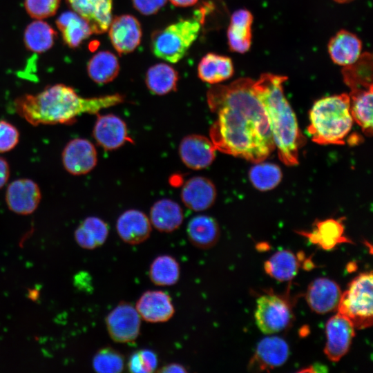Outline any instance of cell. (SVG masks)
<instances>
[{
	"instance_id": "1",
	"label": "cell",
	"mask_w": 373,
	"mask_h": 373,
	"mask_svg": "<svg viewBox=\"0 0 373 373\" xmlns=\"http://www.w3.org/2000/svg\"><path fill=\"white\" fill-rule=\"evenodd\" d=\"M249 77L227 85L216 84L207 93L209 109L217 116L209 130L216 150L252 162L264 161L274 150L268 117Z\"/></svg>"
},
{
	"instance_id": "2",
	"label": "cell",
	"mask_w": 373,
	"mask_h": 373,
	"mask_svg": "<svg viewBox=\"0 0 373 373\" xmlns=\"http://www.w3.org/2000/svg\"><path fill=\"white\" fill-rule=\"evenodd\" d=\"M124 101L122 95L115 93L96 97H82L65 84L46 86L36 94H25L14 102L16 113L30 124H72L84 114H98L104 108Z\"/></svg>"
},
{
	"instance_id": "3",
	"label": "cell",
	"mask_w": 373,
	"mask_h": 373,
	"mask_svg": "<svg viewBox=\"0 0 373 373\" xmlns=\"http://www.w3.org/2000/svg\"><path fill=\"white\" fill-rule=\"evenodd\" d=\"M287 77L270 73L254 82V90L266 111L280 160L287 166L298 163V151L305 144L295 113L283 90Z\"/></svg>"
},
{
	"instance_id": "4",
	"label": "cell",
	"mask_w": 373,
	"mask_h": 373,
	"mask_svg": "<svg viewBox=\"0 0 373 373\" xmlns=\"http://www.w3.org/2000/svg\"><path fill=\"white\" fill-rule=\"evenodd\" d=\"M309 122L308 132L312 141L322 145L345 144L354 122L348 93L317 100L310 110Z\"/></svg>"
},
{
	"instance_id": "5",
	"label": "cell",
	"mask_w": 373,
	"mask_h": 373,
	"mask_svg": "<svg viewBox=\"0 0 373 373\" xmlns=\"http://www.w3.org/2000/svg\"><path fill=\"white\" fill-rule=\"evenodd\" d=\"M200 19H183L155 31L151 40L152 52L157 57L176 63L186 54L200 31Z\"/></svg>"
},
{
	"instance_id": "6",
	"label": "cell",
	"mask_w": 373,
	"mask_h": 373,
	"mask_svg": "<svg viewBox=\"0 0 373 373\" xmlns=\"http://www.w3.org/2000/svg\"><path fill=\"white\" fill-rule=\"evenodd\" d=\"M372 272L360 274L342 293L338 313L349 319L355 329H362L372 325Z\"/></svg>"
},
{
	"instance_id": "7",
	"label": "cell",
	"mask_w": 373,
	"mask_h": 373,
	"mask_svg": "<svg viewBox=\"0 0 373 373\" xmlns=\"http://www.w3.org/2000/svg\"><path fill=\"white\" fill-rule=\"evenodd\" d=\"M254 316L259 329L268 334L285 329L293 320L289 303L284 298L271 294L257 299Z\"/></svg>"
},
{
	"instance_id": "8",
	"label": "cell",
	"mask_w": 373,
	"mask_h": 373,
	"mask_svg": "<svg viewBox=\"0 0 373 373\" xmlns=\"http://www.w3.org/2000/svg\"><path fill=\"white\" fill-rule=\"evenodd\" d=\"M107 331L116 343L134 341L139 336L141 318L137 309L128 302H120L106 316Z\"/></svg>"
},
{
	"instance_id": "9",
	"label": "cell",
	"mask_w": 373,
	"mask_h": 373,
	"mask_svg": "<svg viewBox=\"0 0 373 373\" xmlns=\"http://www.w3.org/2000/svg\"><path fill=\"white\" fill-rule=\"evenodd\" d=\"M354 329L351 321L339 313L327 321L324 353L330 361L337 362L347 354L354 336Z\"/></svg>"
},
{
	"instance_id": "10",
	"label": "cell",
	"mask_w": 373,
	"mask_h": 373,
	"mask_svg": "<svg viewBox=\"0 0 373 373\" xmlns=\"http://www.w3.org/2000/svg\"><path fill=\"white\" fill-rule=\"evenodd\" d=\"M64 169L73 175L90 172L97 165V153L94 144L87 139L75 138L68 142L61 154Z\"/></svg>"
},
{
	"instance_id": "11",
	"label": "cell",
	"mask_w": 373,
	"mask_h": 373,
	"mask_svg": "<svg viewBox=\"0 0 373 373\" xmlns=\"http://www.w3.org/2000/svg\"><path fill=\"white\" fill-rule=\"evenodd\" d=\"M93 136L99 146L106 151L116 150L127 142L133 143L125 122L113 114L96 115Z\"/></svg>"
},
{
	"instance_id": "12",
	"label": "cell",
	"mask_w": 373,
	"mask_h": 373,
	"mask_svg": "<svg viewBox=\"0 0 373 373\" xmlns=\"http://www.w3.org/2000/svg\"><path fill=\"white\" fill-rule=\"evenodd\" d=\"M41 199L39 185L32 180L17 179L10 183L6 191V202L8 209L19 215L32 213Z\"/></svg>"
},
{
	"instance_id": "13",
	"label": "cell",
	"mask_w": 373,
	"mask_h": 373,
	"mask_svg": "<svg viewBox=\"0 0 373 373\" xmlns=\"http://www.w3.org/2000/svg\"><path fill=\"white\" fill-rule=\"evenodd\" d=\"M108 30L111 42L119 54L133 52L141 42V24L133 15H122L114 17Z\"/></svg>"
},
{
	"instance_id": "14",
	"label": "cell",
	"mask_w": 373,
	"mask_h": 373,
	"mask_svg": "<svg viewBox=\"0 0 373 373\" xmlns=\"http://www.w3.org/2000/svg\"><path fill=\"white\" fill-rule=\"evenodd\" d=\"M289 355V346L283 338L276 336L265 337L258 343L248 368L255 372L269 371L283 365Z\"/></svg>"
},
{
	"instance_id": "15",
	"label": "cell",
	"mask_w": 373,
	"mask_h": 373,
	"mask_svg": "<svg viewBox=\"0 0 373 373\" xmlns=\"http://www.w3.org/2000/svg\"><path fill=\"white\" fill-rule=\"evenodd\" d=\"M216 151L210 138L198 134L184 137L179 145L181 160L193 170H201L209 166L216 157Z\"/></svg>"
},
{
	"instance_id": "16",
	"label": "cell",
	"mask_w": 373,
	"mask_h": 373,
	"mask_svg": "<svg viewBox=\"0 0 373 373\" xmlns=\"http://www.w3.org/2000/svg\"><path fill=\"white\" fill-rule=\"evenodd\" d=\"M73 11L84 18L93 33L108 30L112 20L113 0H66Z\"/></svg>"
},
{
	"instance_id": "17",
	"label": "cell",
	"mask_w": 373,
	"mask_h": 373,
	"mask_svg": "<svg viewBox=\"0 0 373 373\" xmlns=\"http://www.w3.org/2000/svg\"><path fill=\"white\" fill-rule=\"evenodd\" d=\"M341 295L336 282L327 278H318L309 284L305 297L312 310L324 314L338 307Z\"/></svg>"
},
{
	"instance_id": "18",
	"label": "cell",
	"mask_w": 373,
	"mask_h": 373,
	"mask_svg": "<svg viewBox=\"0 0 373 373\" xmlns=\"http://www.w3.org/2000/svg\"><path fill=\"white\" fill-rule=\"evenodd\" d=\"M216 189L209 178L194 176L184 182L181 190V199L191 210L202 211L210 208L216 198Z\"/></svg>"
},
{
	"instance_id": "19",
	"label": "cell",
	"mask_w": 373,
	"mask_h": 373,
	"mask_svg": "<svg viewBox=\"0 0 373 373\" xmlns=\"http://www.w3.org/2000/svg\"><path fill=\"white\" fill-rule=\"evenodd\" d=\"M135 309L140 318L153 323L168 321L175 313L170 296L158 290L145 291L137 300Z\"/></svg>"
},
{
	"instance_id": "20",
	"label": "cell",
	"mask_w": 373,
	"mask_h": 373,
	"mask_svg": "<svg viewBox=\"0 0 373 373\" xmlns=\"http://www.w3.org/2000/svg\"><path fill=\"white\" fill-rule=\"evenodd\" d=\"M116 230L124 242L137 245L150 236L151 223L144 212L137 209H128L118 217Z\"/></svg>"
},
{
	"instance_id": "21",
	"label": "cell",
	"mask_w": 373,
	"mask_h": 373,
	"mask_svg": "<svg viewBox=\"0 0 373 373\" xmlns=\"http://www.w3.org/2000/svg\"><path fill=\"white\" fill-rule=\"evenodd\" d=\"M362 41L347 30H340L330 38L327 50L332 61L342 67L355 62L362 53Z\"/></svg>"
},
{
	"instance_id": "22",
	"label": "cell",
	"mask_w": 373,
	"mask_h": 373,
	"mask_svg": "<svg viewBox=\"0 0 373 373\" xmlns=\"http://www.w3.org/2000/svg\"><path fill=\"white\" fill-rule=\"evenodd\" d=\"M253 21L254 16L247 9H238L231 15L227 32L231 51L242 54L250 49Z\"/></svg>"
},
{
	"instance_id": "23",
	"label": "cell",
	"mask_w": 373,
	"mask_h": 373,
	"mask_svg": "<svg viewBox=\"0 0 373 373\" xmlns=\"http://www.w3.org/2000/svg\"><path fill=\"white\" fill-rule=\"evenodd\" d=\"M344 226L341 219L332 218L318 221L312 231H300L312 243L324 250H331L338 245L352 241L344 236Z\"/></svg>"
},
{
	"instance_id": "24",
	"label": "cell",
	"mask_w": 373,
	"mask_h": 373,
	"mask_svg": "<svg viewBox=\"0 0 373 373\" xmlns=\"http://www.w3.org/2000/svg\"><path fill=\"white\" fill-rule=\"evenodd\" d=\"M186 232L191 243L202 249L213 247L220 238L217 221L207 215H198L191 218L188 223Z\"/></svg>"
},
{
	"instance_id": "25",
	"label": "cell",
	"mask_w": 373,
	"mask_h": 373,
	"mask_svg": "<svg viewBox=\"0 0 373 373\" xmlns=\"http://www.w3.org/2000/svg\"><path fill=\"white\" fill-rule=\"evenodd\" d=\"M150 222L162 232H171L182 224L184 215L181 207L169 198L155 202L150 210Z\"/></svg>"
},
{
	"instance_id": "26",
	"label": "cell",
	"mask_w": 373,
	"mask_h": 373,
	"mask_svg": "<svg viewBox=\"0 0 373 373\" xmlns=\"http://www.w3.org/2000/svg\"><path fill=\"white\" fill-rule=\"evenodd\" d=\"M234 66L230 57L213 52L206 54L198 66L199 78L210 84H218L231 78Z\"/></svg>"
},
{
	"instance_id": "27",
	"label": "cell",
	"mask_w": 373,
	"mask_h": 373,
	"mask_svg": "<svg viewBox=\"0 0 373 373\" xmlns=\"http://www.w3.org/2000/svg\"><path fill=\"white\" fill-rule=\"evenodd\" d=\"M56 25L64 41L70 48H77L93 33L88 22L73 10L62 12Z\"/></svg>"
},
{
	"instance_id": "28",
	"label": "cell",
	"mask_w": 373,
	"mask_h": 373,
	"mask_svg": "<svg viewBox=\"0 0 373 373\" xmlns=\"http://www.w3.org/2000/svg\"><path fill=\"white\" fill-rule=\"evenodd\" d=\"M372 55L362 52L353 64L343 67V79L350 91L373 88Z\"/></svg>"
},
{
	"instance_id": "29",
	"label": "cell",
	"mask_w": 373,
	"mask_h": 373,
	"mask_svg": "<svg viewBox=\"0 0 373 373\" xmlns=\"http://www.w3.org/2000/svg\"><path fill=\"white\" fill-rule=\"evenodd\" d=\"M108 232L106 222L98 217L90 216L84 219L76 229L75 238L81 247L93 249L105 242Z\"/></svg>"
},
{
	"instance_id": "30",
	"label": "cell",
	"mask_w": 373,
	"mask_h": 373,
	"mask_svg": "<svg viewBox=\"0 0 373 373\" xmlns=\"http://www.w3.org/2000/svg\"><path fill=\"white\" fill-rule=\"evenodd\" d=\"M179 75L171 66L160 63L151 66L146 73L145 82L154 95H164L177 89Z\"/></svg>"
},
{
	"instance_id": "31",
	"label": "cell",
	"mask_w": 373,
	"mask_h": 373,
	"mask_svg": "<svg viewBox=\"0 0 373 373\" xmlns=\"http://www.w3.org/2000/svg\"><path fill=\"white\" fill-rule=\"evenodd\" d=\"M90 78L97 84H107L118 75L119 63L115 54L110 51H99L94 55L87 64Z\"/></svg>"
},
{
	"instance_id": "32",
	"label": "cell",
	"mask_w": 373,
	"mask_h": 373,
	"mask_svg": "<svg viewBox=\"0 0 373 373\" xmlns=\"http://www.w3.org/2000/svg\"><path fill=\"white\" fill-rule=\"evenodd\" d=\"M57 32L47 22L37 19L29 23L24 32V44L29 50L41 53L54 44Z\"/></svg>"
},
{
	"instance_id": "33",
	"label": "cell",
	"mask_w": 373,
	"mask_h": 373,
	"mask_svg": "<svg viewBox=\"0 0 373 373\" xmlns=\"http://www.w3.org/2000/svg\"><path fill=\"white\" fill-rule=\"evenodd\" d=\"M299 260L292 251L282 250L276 252L264 264L265 272L278 281L291 280L297 274Z\"/></svg>"
},
{
	"instance_id": "34",
	"label": "cell",
	"mask_w": 373,
	"mask_h": 373,
	"mask_svg": "<svg viewBox=\"0 0 373 373\" xmlns=\"http://www.w3.org/2000/svg\"><path fill=\"white\" fill-rule=\"evenodd\" d=\"M149 277L156 285H175L180 278L178 262L169 255L157 256L150 265Z\"/></svg>"
},
{
	"instance_id": "35",
	"label": "cell",
	"mask_w": 373,
	"mask_h": 373,
	"mask_svg": "<svg viewBox=\"0 0 373 373\" xmlns=\"http://www.w3.org/2000/svg\"><path fill=\"white\" fill-rule=\"evenodd\" d=\"M249 171V176L253 186L260 191L275 188L281 181L280 167L272 163L257 162Z\"/></svg>"
},
{
	"instance_id": "36",
	"label": "cell",
	"mask_w": 373,
	"mask_h": 373,
	"mask_svg": "<svg viewBox=\"0 0 373 373\" xmlns=\"http://www.w3.org/2000/svg\"><path fill=\"white\" fill-rule=\"evenodd\" d=\"M93 367L99 373L121 372L124 367V356L111 347L101 348L93 358Z\"/></svg>"
},
{
	"instance_id": "37",
	"label": "cell",
	"mask_w": 373,
	"mask_h": 373,
	"mask_svg": "<svg viewBox=\"0 0 373 373\" xmlns=\"http://www.w3.org/2000/svg\"><path fill=\"white\" fill-rule=\"evenodd\" d=\"M157 367V355L147 349L133 352L128 361V369L131 372L150 373L154 372Z\"/></svg>"
},
{
	"instance_id": "38",
	"label": "cell",
	"mask_w": 373,
	"mask_h": 373,
	"mask_svg": "<svg viewBox=\"0 0 373 373\" xmlns=\"http://www.w3.org/2000/svg\"><path fill=\"white\" fill-rule=\"evenodd\" d=\"M61 0H24L27 13L33 19H44L54 15Z\"/></svg>"
},
{
	"instance_id": "39",
	"label": "cell",
	"mask_w": 373,
	"mask_h": 373,
	"mask_svg": "<svg viewBox=\"0 0 373 373\" xmlns=\"http://www.w3.org/2000/svg\"><path fill=\"white\" fill-rule=\"evenodd\" d=\"M19 141V132L11 123L0 120V153L12 150Z\"/></svg>"
},
{
	"instance_id": "40",
	"label": "cell",
	"mask_w": 373,
	"mask_h": 373,
	"mask_svg": "<svg viewBox=\"0 0 373 373\" xmlns=\"http://www.w3.org/2000/svg\"><path fill=\"white\" fill-rule=\"evenodd\" d=\"M135 9L144 15L157 13L165 6L167 0H131Z\"/></svg>"
},
{
	"instance_id": "41",
	"label": "cell",
	"mask_w": 373,
	"mask_h": 373,
	"mask_svg": "<svg viewBox=\"0 0 373 373\" xmlns=\"http://www.w3.org/2000/svg\"><path fill=\"white\" fill-rule=\"evenodd\" d=\"M10 166L6 159L0 156V189L8 182L10 177Z\"/></svg>"
},
{
	"instance_id": "42",
	"label": "cell",
	"mask_w": 373,
	"mask_h": 373,
	"mask_svg": "<svg viewBox=\"0 0 373 373\" xmlns=\"http://www.w3.org/2000/svg\"><path fill=\"white\" fill-rule=\"evenodd\" d=\"M158 372L170 373V372H186V368L178 363H170L163 366L157 370Z\"/></svg>"
},
{
	"instance_id": "43",
	"label": "cell",
	"mask_w": 373,
	"mask_h": 373,
	"mask_svg": "<svg viewBox=\"0 0 373 373\" xmlns=\"http://www.w3.org/2000/svg\"><path fill=\"white\" fill-rule=\"evenodd\" d=\"M327 367L321 363H314L307 368L300 370V372H327Z\"/></svg>"
},
{
	"instance_id": "44",
	"label": "cell",
	"mask_w": 373,
	"mask_h": 373,
	"mask_svg": "<svg viewBox=\"0 0 373 373\" xmlns=\"http://www.w3.org/2000/svg\"><path fill=\"white\" fill-rule=\"evenodd\" d=\"M198 0H169L174 6L178 7H189L195 4Z\"/></svg>"
},
{
	"instance_id": "45",
	"label": "cell",
	"mask_w": 373,
	"mask_h": 373,
	"mask_svg": "<svg viewBox=\"0 0 373 373\" xmlns=\"http://www.w3.org/2000/svg\"><path fill=\"white\" fill-rule=\"evenodd\" d=\"M333 1L338 3H346L351 2L354 0H333Z\"/></svg>"
}]
</instances>
